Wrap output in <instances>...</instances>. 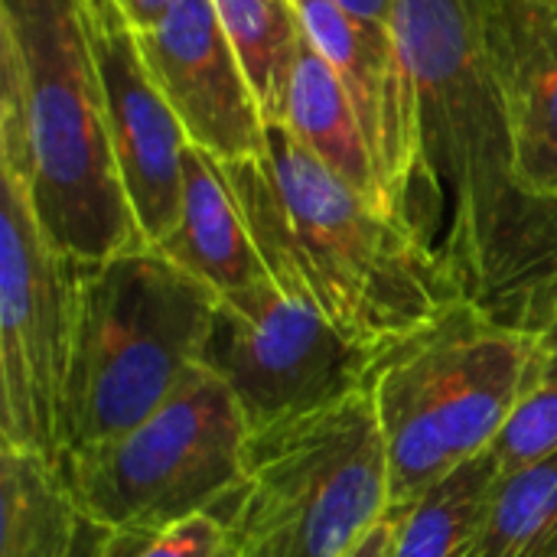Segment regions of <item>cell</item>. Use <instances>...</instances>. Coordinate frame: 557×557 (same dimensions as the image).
Wrapping results in <instances>:
<instances>
[{
    "label": "cell",
    "mask_w": 557,
    "mask_h": 557,
    "mask_svg": "<svg viewBox=\"0 0 557 557\" xmlns=\"http://www.w3.org/2000/svg\"><path fill=\"white\" fill-rule=\"evenodd\" d=\"M392 29L421 98V235L463 294L519 317L557 274V206L529 199L490 52V0H395Z\"/></svg>",
    "instance_id": "obj_1"
},
{
    "label": "cell",
    "mask_w": 557,
    "mask_h": 557,
    "mask_svg": "<svg viewBox=\"0 0 557 557\" xmlns=\"http://www.w3.org/2000/svg\"><path fill=\"white\" fill-rule=\"evenodd\" d=\"M268 277L379 352L467 297L418 228L382 212L271 121L258 160L222 163Z\"/></svg>",
    "instance_id": "obj_2"
},
{
    "label": "cell",
    "mask_w": 557,
    "mask_h": 557,
    "mask_svg": "<svg viewBox=\"0 0 557 557\" xmlns=\"http://www.w3.org/2000/svg\"><path fill=\"white\" fill-rule=\"evenodd\" d=\"M0 166L75 264L147 245L127 202L78 0H0Z\"/></svg>",
    "instance_id": "obj_3"
},
{
    "label": "cell",
    "mask_w": 557,
    "mask_h": 557,
    "mask_svg": "<svg viewBox=\"0 0 557 557\" xmlns=\"http://www.w3.org/2000/svg\"><path fill=\"white\" fill-rule=\"evenodd\" d=\"M532 333L457 297L372 356L366 395L388 460L392 512L496 450L525 388Z\"/></svg>",
    "instance_id": "obj_4"
},
{
    "label": "cell",
    "mask_w": 557,
    "mask_h": 557,
    "mask_svg": "<svg viewBox=\"0 0 557 557\" xmlns=\"http://www.w3.org/2000/svg\"><path fill=\"white\" fill-rule=\"evenodd\" d=\"M215 300L150 245L78 264L69 454L131 431L202 366Z\"/></svg>",
    "instance_id": "obj_5"
},
{
    "label": "cell",
    "mask_w": 557,
    "mask_h": 557,
    "mask_svg": "<svg viewBox=\"0 0 557 557\" xmlns=\"http://www.w3.org/2000/svg\"><path fill=\"white\" fill-rule=\"evenodd\" d=\"M388 509L385 444L362 388L255 431L245 473L215 516L225 557H346Z\"/></svg>",
    "instance_id": "obj_6"
},
{
    "label": "cell",
    "mask_w": 557,
    "mask_h": 557,
    "mask_svg": "<svg viewBox=\"0 0 557 557\" xmlns=\"http://www.w3.org/2000/svg\"><path fill=\"white\" fill-rule=\"evenodd\" d=\"M251 428L228 385L206 366L140 424L75 450L65 480L91 522L108 532L160 529L219 512L235 493Z\"/></svg>",
    "instance_id": "obj_7"
},
{
    "label": "cell",
    "mask_w": 557,
    "mask_h": 557,
    "mask_svg": "<svg viewBox=\"0 0 557 557\" xmlns=\"http://www.w3.org/2000/svg\"><path fill=\"white\" fill-rule=\"evenodd\" d=\"M0 447L62 467L78 264L42 232L26 183L0 166Z\"/></svg>",
    "instance_id": "obj_8"
},
{
    "label": "cell",
    "mask_w": 557,
    "mask_h": 557,
    "mask_svg": "<svg viewBox=\"0 0 557 557\" xmlns=\"http://www.w3.org/2000/svg\"><path fill=\"white\" fill-rule=\"evenodd\" d=\"M372 356L264 277L215 300L202 366L228 385L255 434L362 392Z\"/></svg>",
    "instance_id": "obj_9"
},
{
    "label": "cell",
    "mask_w": 557,
    "mask_h": 557,
    "mask_svg": "<svg viewBox=\"0 0 557 557\" xmlns=\"http://www.w3.org/2000/svg\"><path fill=\"white\" fill-rule=\"evenodd\" d=\"M88 29L111 144L137 228L157 248L180 219L189 137L153 78L137 29L117 0H78Z\"/></svg>",
    "instance_id": "obj_10"
},
{
    "label": "cell",
    "mask_w": 557,
    "mask_h": 557,
    "mask_svg": "<svg viewBox=\"0 0 557 557\" xmlns=\"http://www.w3.org/2000/svg\"><path fill=\"white\" fill-rule=\"evenodd\" d=\"M310 42L336 69L375 173L398 219L421 232L424 202V131L421 98L398 49L395 29L359 20L330 0H297ZM428 242V238H424Z\"/></svg>",
    "instance_id": "obj_11"
},
{
    "label": "cell",
    "mask_w": 557,
    "mask_h": 557,
    "mask_svg": "<svg viewBox=\"0 0 557 557\" xmlns=\"http://www.w3.org/2000/svg\"><path fill=\"white\" fill-rule=\"evenodd\" d=\"M137 42L193 147L219 163L264 153L268 117L212 0H180L157 26L137 29Z\"/></svg>",
    "instance_id": "obj_12"
},
{
    "label": "cell",
    "mask_w": 557,
    "mask_h": 557,
    "mask_svg": "<svg viewBox=\"0 0 557 557\" xmlns=\"http://www.w3.org/2000/svg\"><path fill=\"white\" fill-rule=\"evenodd\" d=\"M490 52L516 186L557 206V0H490Z\"/></svg>",
    "instance_id": "obj_13"
},
{
    "label": "cell",
    "mask_w": 557,
    "mask_h": 557,
    "mask_svg": "<svg viewBox=\"0 0 557 557\" xmlns=\"http://www.w3.org/2000/svg\"><path fill=\"white\" fill-rule=\"evenodd\" d=\"M157 251L215 297L248 290L268 277L222 163L193 144L183 157L180 219Z\"/></svg>",
    "instance_id": "obj_14"
},
{
    "label": "cell",
    "mask_w": 557,
    "mask_h": 557,
    "mask_svg": "<svg viewBox=\"0 0 557 557\" xmlns=\"http://www.w3.org/2000/svg\"><path fill=\"white\" fill-rule=\"evenodd\" d=\"M104 539L59 463L0 447V557H101Z\"/></svg>",
    "instance_id": "obj_15"
},
{
    "label": "cell",
    "mask_w": 557,
    "mask_h": 557,
    "mask_svg": "<svg viewBox=\"0 0 557 557\" xmlns=\"http://www.w3.org/2000/svg\"><path fill=\"white\" fill-rule=\"evenodd\" d=\"M277 124H284L294 134V140L304 144L343 183H349L356 193H362L382 212L395 215V209L388 206V196L382 189V180L375 173L369 144L362 137L359 117L352 111V101H349L336 69L310 42V36L304 39V46L297 52L284 111H281Z\"/></svg>",
    "instance_id": "obj_16"
},
{
    "label": "cell",
    "mask_w": 557,
    "mask_h": 557,
    "mask_svg": "<svg viewBox=\"0 0 557 557\" xmlns=\"http://www.w3.org/2000/svg\"><path fill=\"white\" fill-rule=\"evenodd\" d=\"M503 467L496 450L467 460L395 516V557H467L486 522Z\"/></svg>",
    "instance_id": "obj_17"
},
{
    "label": "cell",
    "mask_w": 557,
    "mask_h": 557,
    "mask_svg": "<svg viewBox=\"0 0 557 557\" xmlns=\"http://www.w3.org/2000/svg\"><path fill=\"white\" fill-rule=\"evenodd\" d=\"M516 323L532 333V362L522 401L496 444L503 473L557 450V274L525 300Z\"/></svg>",
    "instance_id": "obj_18"
},
{
    "label": "cell",
    "mask_w": 557,
    "mask_h": 557,
    "mask_svg": "<svg viewBox=\"0 0 557 557\" xmlns=\"http://www.w3.org/2000/svg\"><path fill=\"white\" fill-rule=\"evenodd\" d=\"M212 10L271 121H281L290 72L307 39L297 0H212Z\"/></svg>",
    "instance_id": "obj_19"
},
{
    "label": "cell",
    "mask_w": 557,
    "mask_h": 557,
    "mask_svg": "<svg viewBox=\"0 0 557 557\" xmlns=\"http://www.w3.org/2000/svg\"><path fill=\"white\" fill-rule=\"evenodd\" d=\"M467 557H557V450L499 476Z\"/></svg>",
    "instance_id": "obj_20"
},
{
    "label": "cell",
    "mask_w": 557,
    "mask_h": 557,
    "mask_svg": "<svg viewBox=\"0 0 557 557\" xmlns=\"http://www.w3.org/2000/svg\"><path fill=\"white\" fill-rule=\"evenodd\" d=\"M101 557H225V525L206 512L160 529H117L108 532Z\"/></svg>",
    "instance_id": "obj_21"
},
{
    "label": "cell",
    "mask_w": 557,
    "mask_h": 557,
    "mask_svg": "<svg viewBox=\"0 0 557 557\" xmlns=\"http://www.w3.org/2000/svg\"><path fill=\"white\" fill-rule=\"evenodd\" d=\"M395 532L398 525H395V516L388 512L359 539V545L346 557H395Z\"/></svg>",
    "instance_id": "obj_22"
},
{
    "label": "cell",
    "mask_w": 557,
    "mask_h": 557,
    "mask_svg": "<svg viewBox=\"0 0 557 557\" xmlns=\"http://www.w3.org/2000/svg\"><path fill=\"white\" fill-rule=\"evenodd\" d=\"M117 3H121V10L127 13V20H131L134 29H150V26H157L180 0H117Z\"/></svg>",
    "instance_id": "obj_23"
},
{
    "label": "cell",
    "mask_w": 557,
    "mask_h": 557,
    "mask_svg": "<svg viewBox=\"0 0 557 557\" xmlns=\"http://www.w3.org/2000/svg\"><path fill=\"white\" fill-rule=\"evenodd\" d=\"M330 3L379 26H392V16H395V0H330Z\"/></svg>",
    "instance_id": "obj_24"
}]
</instances>
